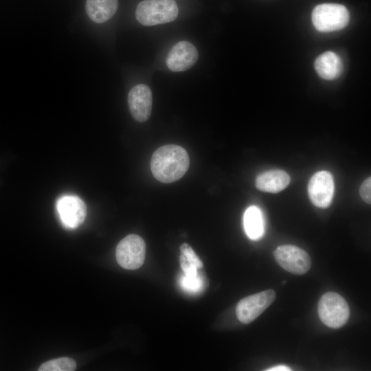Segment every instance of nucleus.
Instances as JSON below:
<instances>
[{
  "label": "nucleus",
  "mask_w": 371,
  "mask_h": 371,
  "mask_svg": "<svg viewBox=\"0 0 371 371\" xmlns=\"http://www.w3.org/2000/svg\"><path fill=\"white\" fill-rule=\"evenodd\" d=\"M371 178L368 177L361 185L359 188V194L361 199L367 203L370 204L371 202Z\"/></svg>",
  "instance_id": "nucleus-19"
},
{
  "label": "nucleus",
  "mask_w": 371,
  "mask_h": 371,
  "mask_svg": "<svg viewBox=\"0 0 371 371\" xmlns=\"http://www.w3.org/2000/svg\"><path fill=\"white\" fill-rule=\"evenodd\" d=\"M350 20L348 9L337 3H322L317 5L312 12V21L315 29L322 32L341 30Z\"/></svg>",
  "instance_id": "nucleus-3"
},
{
  "label": "nucleus",
  "mask_w": 371,
  "mask_h": 371,
  "mask_svg": "<svg viewBox=\"0 0 371 371\" xmlns=\"http://www.w3.org/2000/svg\"><path fill=\"white\" fill-rule=\"evenodd\" d=\"M76 368L75 361L68 357H60L45 362L39 371H73Z\"/></svg>",
  "instance_id": "nucleus-16"
},
{
  "label": "nucleus",
  "mask_w": 371,
  "mask_h": 371,
  "mask_svg": "<svg viewBox=\"0 0 371 371\" xmlns=\"http://www.w3.org/2000/svg\"><path fill=\"white\" fill-rule=\"evenodd\" d=\"M178 7L174 0H144L137 6L135 16L143 25L152 26L176 19Z\"/></svg>",
  "instance_id": "nucleus-2"
},
{
  "label": "nucleus",
  "mask_w": 371,
  "mask_h": 371,
  "mask_svg": "<svg viewBox=\"0 0 371 371\" xmlns=\"http://www.w3.org/2000/svg\"><path fill=\"white\" fill-rule=\"evenodd\" d=\"M153 96L151 90L146 85L134 86L128 93V104L133 117L139 122L148 120L152 111Z\"/></svg>",
  "instance_id": "nucleus-10"
},
{
  "label": "nucleus",
  "mask_w": 371,
  "mask_h": 371,
  "mask_svg": "<svg viewBox=\"0 0 371 371\" xmlns=\"http://www.w3.org/2000/svg\"><path fill=\"white\" fill-rule=\"evenodd\" d=\"M290 177L282 170H271L259 174L256 179V188L262 192L277 193L290 183Z\"/></svg>",
  "instance_id": "nucleus-12"
},
{
  "label": "nucleus",
  "mask_w": 371,
  "mask_h": 371,
  "mask_svg": "<svg viewBox=\"0 0 371 371\" xmlns=\"http://www.w3.org/2000/svg\"><path fill=\"white\" fill-rule=\"evenodd\" d=\"M190 158L181 146L168 144L159 147L153 154L150 169L154 177L169 183L180 179L188 171Z\"/></svg>",
  "instance_id": "nucleus-1"
},
{
  "label": "nucleus",
  "mask_w": 371,
  "mask_h": 371,
  "mask_svg": "<svg viewBox=\"0 0 371 371\" xmlns=\"http://www.w3.org/2000/svg\"><path fill=\"white\" fill-rule=\"evenodd\" d=\"M117 263L128 270L139 268L146 256V244L144 239L136 234H129L117 244L115 251Z\"/></svg>",
  "instance_id": "nucleus-5"
},
{
  "label": "nucleus",
  "mask_w": 371,
  "mask_h": 371,
  "mask_svg": "<svg viewBox=\"0 0 371 371\" xmlns=\"http://www.w3.org/2000/svg\"><path fill=\"white\" fill-rule=\"evenodd\" d=\"M56 208L63 224L67 228H76L85 219L86 205L78 196L67 194L60 196L57 200Z\"/></svg>",
  "instance_id": "nucleus-9"
},
{
  "label": "nucleus",
  "mask_w": 371,
  "mask_h": 371,
  "mask_svg": "<svg viewBox=\"0 0 371 371\" xmlns=\"http://www.w3.org/2000/svg\"><path fill=\"white\" fill-rule=\"evenodd\" d=\"M334 190L333 175L326 170L315 173L308 184V193L311 202L320 208H326L331 204Z\"/></svg>",
  "instance_id": "nucleus-8"
},
{
  "label": "nucleus",
  "mask_w": 371,
  "mask_h": 371,
  "mask_svg": "<svg viewBox=\"0 0 371 371\" xmlns=\"http://www.w3.org/2000/svg\"><path fill=\"white\" fill-rule=\"evenodd\" d=\"M273 256L281 267L295 275L305 274L311 266V258L308 253L295 245L279 246L273 251Z\"/></svg>",
  "instance_id": "nucleus-6"
},
{
  "label": "nucleus",
  "mask_w": 371,
  "mask_h": 371,
  "mask_svg": "<svg viewBox=\"0 0 371 371\" xmlns=\"http://www.w3.org/2000/svg\"><path fill=\"white\" fill-rule=\"evenodd\" d=\"M198 56L197 49L194 45L189 41H181L170 50L166 58V65L172 71H183L194 65Z\"/></svg>",
  "instance_id": "nucleus-11"
},
{
  "label": "nucleus",
  "mask_w": 371,
  "mask_h": 371,
  "mask_svg": "<svg viewBox=\"0 0 371 371\" xmlns=\"http://www.w3.org/2000/svg\"><path fill=\"white\" fill-rule=\"evenodd\" d=\"M117 0H87L86 12L95 23H102L110 19L116 12Z\"/></svg>",
  "instance_id": "nucleus-14"
},
{
  "label": "nucleus",
  "mask_w": 371,
  "mask_h": 371,
  "mask_svg": "<svg viewBox=\"0 0 371 371\" xmlns=\"http://www.w3.org/2000/svg\"><path fill=\"white\" fill-rule=\"evenodd\" d=\"M181 254L192 265L201 269L203 267V262L196 256L191 246L188 243H183L180 247Z\"/></svg>",
  "instance_id": "nucleus-18"
},
{
  "label": "nucleus",
  "mask_w": 371,
  "mask_h": 371,
  "mask_svg": "<svg viewBox=\"0 0 371 371\" xmlns=\"http://www.w3.org/2000/svg\"><path fill=\"white\" fill-rule=\"evenodd\" d=\"M180 284L184 290L196 293L202 289L203 280L200 274L196 276H183L181 278Z\"/></svg>",
  "instance_id": "nucleus-17"
},
{
  "label": "nucleus",
  "mask_w": 371,
  "mask_h": 371,
  "mask_svg": "<svg viewBox=\"0 0 371 371\" xmlns=\"http://www.w3.org/2000/svg\"><path fill=\"white\" fill-rule=\"evenodd\" d=\"M318 315L324 324L339 328L348 322L350 308L345 299L335 292H327L318 303Z\"/></svg>",
  "instance_id": "nucleus-4"
},
{
  "label": "nucleus",
  "mask_w": 371,
  "mask_h": 371,
  "mask_svg": "<svg viewBox=\"0 0 371 371\" xmlns=\"http://www.w3.org/2000/svg\"><path fill=\"white\" fill-rule=\"evenodd\" d=\"M291 369L286 366H277L266 370L267 371H290Z\"/></svg>",
  "instance_id": "nucleus-20"
},
{
  "label": "nucleus",
  "mask_w": 371,
  "mask_h": 371,
  "mask_svg": "<svg viewBox=\"0 0 371 371\" xmlns=\"http://www.w3.org/2000/svg\"><path fill=\"white\" fill-rule=\"evenodd\" d=\"M276 292L268 289L247 296L237 304L236 314L238 320L243 324H249L255 320L275 300Z\"/></svg>",
  "instance_id": "nucleus-7"
},
{
  "label": "nucleus",
  "mask_w": 371,
  "mask_h": 371,
  "mask_svg": "<svg viewBox=\"0 0 371 371\" xmlns=\"http://www.w3.org/2000/svg\"><path fill=\"white\" fill-rule=\"evenodd\" d=\"M314 67L317 74L325 80H334L343 71V63L340 57L333 52L320 54L315 60Z\"/></svg>",
  "instance_id": "nucleus-13"
},
{
  "label": "nucleus",
  "mask_w": 371,
  "mask_h": 371,
  "mask_svg": "<svg viewBox=\"0 0 371 371\" xmlns=\"http://www.w3.org/2000/svg\"><path fill=\"white\" fill-rule=\"evenodd\" d=\"M245 232L252 240L260 238L265 232V224L262 214L259 207L252 205L249 207L243 216Z\"/></svg>",
  "instance_id": "nucleus-15"
}]
</instances>
